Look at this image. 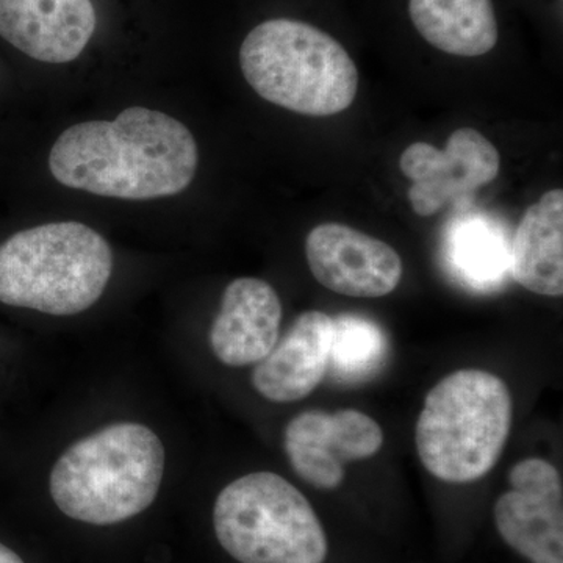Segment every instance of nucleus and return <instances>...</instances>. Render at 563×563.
Masks as SVG:
<instances>
[{"label":"nucleus","instance_id":"17","mask_svg":"<svg viewBox=\"0 0 563 563\" xmlns=\"http://www.w3.org/2000/svg\"><path fill=\"white\" fill-rule=\"evenodd\" d=\"M387 336L376 322L358 314L332 318L329 372L343 383H361L379 372L387 355Z\"/></svg>","mask_w":563,"mask_h":563},{"label":"nucleus","instance_id":"15","mask_svg":"<svg viewBox=\"0 0 563 563\" xmlns=\"http://www.w3.org/2000/svg\"><path fill=\"white\" fill-rule=\"evenodd\" d=\"M409 16L422 38L455 57H483L498 43L492 0H410Z\"/></svg>","mask_w":563,"mask_h":563},{"label":"nucleus","instance_id":"6","mask_svg":"<svg viewBox=\"0 0 563 563\" xmlns=\"http://www.w3.org/2000/svg\"><path fill=\"white\" fill-rule=\"evenodd\" d=\"M218 542L240 563H324L328 537L312 504L276 473L229 484L213 507Z\"/></svg>","mask_w":563,"mask_h":563},{"label":"nucleus","instance_id":"11","mask_svg":"<svg viewBox=\"0 0 563 563\" xmlns=\"http://www.w3.org/2000/svg\"><path fill=\"white\" fill-rule=\"evenodd\" d=\"M95 31L91 0H0V36L33 60H76Z\"/></svg>","mask_w":563,"mask_h":563},{"label":"nucleus","instance_id":"7","mask_svg":"<svg viewBox=\"0 0 563 563\" xmlns=\"http://www.w3.org/2000/svg\"><path fill=\"white\" fill-rule=\"evenodd\" d=\"M401 172L412 180L409 201L415 213L432 217L443 207L468 202L474 192L498 177L499 154L483 133L462 128L444 150L413 143L402 152Z\"/></svg>","mask_w":563,"mask_h":563},{"label":"nucleus","instance_id":"10","mask_svg":"<svg viewBox=\"0 0 563 563\" xmlns=\"http://www.w3.org/2000/svg\"><path fill=\"white\" fill-rule=\"evenodd\" d=\"M306 257L322 287L351 298H383L402 279L398 252L339 222L317 225L307 235Z\"/></svg>","mask_w":563,"mask_h":563},{"label":"nucleus","instance_id":"1","mask_svg":"<svg viewBox=\"0 0 563 563\" xmlns=\"http://www.w3.org/2000/svg\"><path fill=\"white\" fill-rule=\"evenodd\" d=\"M192 133L163 111L132 107L113 121L73 125L49 155L54 179L103 198L147 201L179 195L198 172Z\"/></svg>","mask_w":563,"mask_h":563},{"label":"nucleus","instance_id":"2","mask_svg":"<svg viewBox=\"0 0 563 563\" xmlns=\"http://www.w3.org/2000/svg\"><path fill=\"white\" fill-rule=\"evenodd\" d=\"M165 448L139 422H118L69 446L52 468L55 506L81 523L110 526L150 509L161 492Z\"/></svg>","mask_w":563,"mask_h":563},{"label":"nucleus","instance_id":"8","mask_svg":"<svg viewBox=\"0 0 563 563\" xmlns=\"http://www.w3.org/2000/svg\"><path fill=\"white\" fill-rule=\"evenodd\" d=\"M512 490L495 504L504 542L531 563H563L561 474L543 459H526L510 470Z\"/></svg>","mask_w":563,"mask_h":563},{"label":"nucleus","instance_id":"13","mask_svg":"<svg viewBox=\"0 0 563 563\" xmlns=\"http://www.w3.org/2000/svg\"><path fill=\"white\" fill-rule=\"evenodd\" d=\"M332 318L310 310L296 318L276 346L255 365L252 385L273 402L307 398L329 372Z\"/></svg>","mask_w":563,"mask_h":563},{"label":"nucleus","instance_id":"4","mask_svg":"<svg viewBox=\"0 0 563 563\" xmlns=\"http://www.w3.org/2000/svg\"><path fill=\"white\" fill-rule=\"evenodd\" d=\"M240 66L261 98L306 117L342 113L357 96L358 73L351 55L307 22H262L244 38Z\"/></svg>","mask_w":563,"mask_h":563},{"label":"nucleus","instance_id":"14","mask_svg":"<svg viewBox=\"0 0 563 563\" xmlns=\"http://www.w3.org/2000/svg\"><path fill=\"white\" fill-rule=\"evenodd\" d=\"M510 274L536 295H563L562 190L548 191L526 210L510 244Z\"/></svg>","mask_w":563,"mask_h":563},{"label":"nucleus","instance_id":"12","mask_svg":"<svg viewBox=\"0 0 563 563\" xmlns=\"http://www.w3.org/2000/svg\"><path fill=\"white\" fill-rule=\"evenodd\" d=\"M282 303L268 284L240 277L222 292L220 312L210 329V346L228 366L257 365L279 340Z\"/></svg>","mask_w":563,"mask_h":563},{"label":"nucleus","instance_id":"18","mask_svg":"<svg viewBox=\"0 0 563 563\" xmlns=\"http://www.w3.org/2000/svg\"><path fill=\"white\" fill-rule=\"evenodd\" d=\"M0 563H25L20 555L10 550L5 544L0 543Z\"/></svg>","mask_w":563,"mask_h":563},{"label":"nucleus","instance_id":"9","mask_svg":"<svg viewBox=\"0 0 563 563\" xmlns=\"http://www.w3.org/2000/svg\"><path fill=\"white\" fill-rule=\"evenodd\" d=\"M383 444L380 426L354 409L303 412L288 422L284 435L291 468L318 490L339 488L344 479V463L373 457Z\"/></svg>","mask_w":563,"mask_h":563},{"label":"nucleus","instance_id":"5","mask_svg":"<svg viewBox=\"0 0 563 563\" xmlns=\"http://www.w3.org/2000/svg\"><path fill=\"white\" fill-rule=\"evenodd\" d=\"M510 424L512 398L501 377L461 369L426 396L415 431L418 455L443 483H474L501 457Z\"/></svg>","mask_w":563,"mask_h":563},{"label":"nucleus","instance_id":"3","mask_svg":"<svg viewBox=\"0 0 563 563\" xmlns=\"http://www.w3.org/2000/svg\"><path fill=\"white\" fill-rule=\"evenodd\" d=\"M113 272L109 242L81 222H49L0 244V302L69 317L101 299Z\"/></svg>","mask_w":563,"mask_h":563},{"label":"nucleus","instance_id":"16","mask_svg":"<svg viewBox=\"0 0 563 563\" xmlns=\"http://www.w3.org/2000/svg\"><path fill=\"white\" fill-rule=\"evenodd\" d=\"M509 235L484 214L455 221L448 235V257L454 272L472 287L493 288L510 273Z\"/></svg>","mask_w":563,"mask_h":563}]
</instances>
